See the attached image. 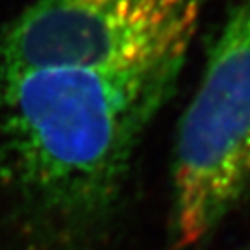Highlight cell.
<instances>
[{
    "mask_svg": "<svg viewBox=\"0 0 250 250\" xmlns=\"http://www.w3.org/2000/svg\"><path fill=\"white\" fill-rule=\"evenodd\" d=\"M250 0H237L180 123L174 160V245L189 249L219 226L249 188Z\"/></svg>",
    "mask_w": 250,
    "mask_h": 250,
    "instance_id": "2",
    "label": "cell"
},
{
    "mask_svg": "<svg viewBox=\"0 0 250 250\" xmlns=\"http://www.w3.org/2000/svg\"><path fill=\"white\" fill-rule=\"evenodd\" d=\"M198 0H37L0 34V74L128 71L186 58Z\"/></svg>",
    "mask_w": 250,
    "mask_h": 250,
    "instance_id": "3",
    "label": "cell"
},
{
    "mask_svg": "<svg viewBox=\"0 0 250 250\" xmlns=\"http://www.w3.org/2000/svg\"><path fill=\"white\" fill-rule=\"evenodd\" d=\"M247 189H250V182H249V188H247Z\"/></svg>",
    "mask_w": 250,
    "mask_h": 250,
    "instance_id": "5",
    "label": "cell"
},
{
    "mask_svg": "<svg viewBox=\"0 0 250 250\" xmlns=\"http://www.w3.org/2000/svg\"><path fill=\"white\" fill-rule=\"evenodd\" d=\"M184 58L143 69L0 74V170L39 211L67 221L115 198Z\"/></svg>",
    "mask_w": 250,
    "mask_h": 250,
    "instance_id": "1",
    "label": "cell"
},
{
    "mask_svg": "<svg viewBox=\"0 0 250 250\" xmlns=\"http://www.w3.org/2000/svg\"><path fill=\"white\" fill-rule=\"evenodd\" d=\"M247 163H249V182H250V146H249V158H247Z\"/></svg>",
    "mask_w": 250,
    "mask_h": 250,
    "instance_id": "4",
    "label": "cell"
}]
</instances>
